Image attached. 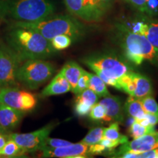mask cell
Instances as JSON below:
<instances>
[{
    "instance_id": "obj_29",
    "label": "cell",
    "mask_w": 158,
    "mask_h": 158,
    "mask_svg": "<svg viewBox=\"0 0 158 158\" xmlns=\"http://www.w3.org/2000/svg\"><path fill=\"white\" fill-rule=\"evenodd\" d=\"M118 158H158V148L141 152H125L118 156Z\"/></svg>"
},
{
    "instance_id": "obj_18",
    "label": "cell",
    "mask_w": 158,
    "mask_h": 158,
    "mask_svg": "<svg viewBox=\"0 0 158 158\" xmlns=\"http://www.w3.org/2000/svg\"><path fill=\"white\" fill-rule=\"evenodd\" d=\"M69 92H71L70 85L60 71L51 80L50 84L42 91L40 96L42 98H47L68 93Z\"/></svg>"
},
{
    "instance_id": "obj_24",
    "label": "cell",
    "mask_w": 158,
    "mask_h": 158,
    "mask_svg": "<svg viewBox=\"0 0 158 158\" xmlns=\"http://www.w3.org/2000/svg\"><path fill=\"white\" fill-rule=\"evenodd\" d=\"M103 138L110 140H114V141H121L122 144L129 141L127 136L122 135L119 133L118 123L116 122H114L113 123L110 124L108 127L104 128Z\"/></svg>"
},
{
    "instance_id": "obj_12",
    "label": "cell",
    "mask_w": 158,
    "mask_h": 158,
    "mask_svg": "<svg viewBox=\"0 0 158 158\" xmlns=\"http://www.w3.org/2000/svg\"><path fill=\"white\" fill-rule=\"evenodd\" d=\"M135 32L143 35L154 46L158 48V20L154 17L141 14L132 21L131 27Z\"/></svg>"
},
{
    "instance_id": "obj_3",
    "label": "cell",
    "mask_w": 158,
    "mask_h": 158,
    "mask_svg": "<svg viewBox=\"0 0 158 158\" xmlns=\"http://www.w3.org/2000/svg\"><path fill=\"white\" fill-rule=\"evenodd\" d=\"M48 0H0V21L35 22L54 13Z\"/></svg>"
},
{
    "instance_id": "obj_28",
    "label": "cell",
    "mask_w": 158,
    "mask_h": 158,
    "mask_svg": "<svg viewBox=\"0 0 158 158\" xmlns=\"http://www.w3.org/2000/svg\"><path fill=\"white\" fill-rule=\"evenodd\" d=\"M89 116L91 119L94 120V121L107 122L106 109H105L103 105H102L100 102H97L92 106Z\"/></svg>"
},
{
    "instance_id": "obj_9",
    "label": "cell",
    "mask_w": 158,
    "mask_h": 158,
    "mask_svg": "<svg viewBox=\"0 0 158 158\" xmlns=\"http://www.w3.org/2000/svg\"><path fill=\"white\" fill-rule=\"evenodd\" d=\"M118 82L122 92L133 98L142 99L153 93L152 84L150 79L138 73L133 71L127 73L118 78Z\"/></svg>"
},
{
    "instance_id": "obj_6",
    "label": "cell",
    "mask_w": 158,
    "mask_h": 158,
    "mask_svg": "<svg viewBox=\"0 0 158 158\" xmlns=\"http://www.w3.org/2000/svg\"><path fill=\"white\" fill-rule=\"evenodd\" d=\"M83 62L95 73H101L116 80L133 71L127 61L114 54H95L84 59Z\"/></svg>"
},
{
    "instance_id": "obj_20",
    "label": "cell",
    "mask_w": 158,
    "mask_h": 158,
    "mask_svg": "<svg viewBox=\"0 0 158 158\" xmlns=\"http://www.w3.org/2000/svg\"><path fill=\"white\" fill-rule=\"evenodd\" d=\"M124 110L128 116L133 119L141 120L144 118L146 112L144 110L140 99L129 96L124 102Z\"/></svg>"
},
{
    "instance_id": "obj_13",
    "label": "cell",
    "mask_w": 158,
    "mask_h": 158,
    "mask_svg": "<svg viewBox=\"0 0 158 158\" xmlns=\"http://www.w3.org/2000/svg\"><path fill=\"white\" fill-rule=\"evenodd\" d=\"M158 148V132L154 131L141 137L127 141L122 144L116 153L111 154V157H117L125 152H141L147 150Z\"/></svg>"
},
{
    "instance_id": "obj_22",
    "label": "cell",
    "mask_w": 158,
    "mask_h": 158,
    "mask_svg": "<svg viewBox=\"0 0 158 158\" xmlns=\"http://www.w3.org/2000/svg\"><path fill=\"white\" fill-rule=\"evenodd\" d=\"M88 89H90L99 98H106L110 95L106 83L97 74L89 73Z\"/></svg>"
},
{
    "instance_id": "obj_30",
    "label": "cell",
    "mask_w": 158,
    "mask_h": 158,
    "mask_svg": "<svg viewBox=\"0 0 158 158\" xmlns=\"http://www.w3.org/2000/svg\"><path fill=\"white\" fill-rule=\"evenodd\" d=\"M146 113H149L158 116V103L152 95L140 99Z\"/></svg>"
},
{
    "instance_id": "obj_34",
    "label": "cell",
    "mask_w": 158,
    "mask_h": 158,
    "mask_svg": "<svg viewBox=\"0 0 158 158\" xmlns=\"http://www.w3.org/2000/svg\"><path fill=\"white\" fill-rule=\"evenodd\" d=\"M144 119L146 120L147 123L150 126H155L158 124V116L155 115V114H152L149 113H146L145 116H144Z\"/></svg>"
},
{
    "instance_id": "obj_11",
    "label": "cell",
    "mask_w": 158,
    "mask_h": 158,
    "mask_svg": "<svg viewBox=\"0 0 158 158\" xmlns=\"http://www.w3.org/2000/svg\"><path fill=\"white\" fill-rule=\"evenodd\" d=\"M0 102L23 112H28L36 107L37 98L31 92L18 87L0 89Z\"/></svg>"
},
{
    "instance_id": "obj_8",
    "label": "cell",
    "mask_w": 158,
    "mask_h": 158,
    "mask_svg": "<svg viewBox=\"0 0 158 158\" xmlns=\"http://www.w3.org/2000/svg\"><path fill=\"white\" fill-rule=\"evenodd\" d=\"M23 61L7 43L0 41V89L18 87L16 75Z\"/></svg>"
},
{
    "instance_id": "obj_15",
    "label": "cell",
    "mask_w": 158,
    "mask_h": 158,
    "mask_svg": "<svg viewBox=\"0 0 158 158\" xmlns=\"http://www.w3.org/2000/svg\"><path fill=\"white\" fill-rule=\"evenodd\" d=\"M24 114L25 112L0 102V127L2 130L6 133L15 129L22 120Z\"/></svg>"
},
{
    "instance_id": "obj_19",
    "label": "cell",
    "mask_w": 158,
    "mask_h": 158,
    "mask_svg": "<svg viewBox=\"0 0 158 158\" xmlns=\"http://www.w3.org/2000/svg\"><path fill=\"white\" fill-rule=\"evenodd\" d=\"M83 68L73 61L67 62L60 71L70 85L71 92H74Z\"/></svg>"
},
{
    "instance_id": "obj_14",
    "label": "cell",
    "mask_w": 158,
    "mask_h": 158,
    "mask_svg": "<svg viewBox=\"0 0 158 158\" xmlns=\"http://www.w3.org/2000/svg\"><path fill=\"white\" fill-rule=\"evenodd\" d=\"M89 146L81 143H72L59 148H43V157H62V158H78L89 157Z\"/></svg>"
},
{
    "instance_id": "obj_27",
    "label": "cell",
    "mask_w": 158,
    "mask_h": 158,
    "mask_svg": "<svg viewBox=\"0 0 158 158\" xmlns=\"http://www.w3.org/2000/svg\"><path fill=\"white\" fill-rule=\"evenodd\" d=\"M74 40L67 35H59L50 40V43L53 48L56 51H62L68 48L71 45Z\"/></svg>"
},
{
    "instance_id": "obj_1",
    "label": "cell",
    "mask_w": 158,
    "mask_h": 158,
    "mask_svg": "<svg viewBox=\"0 0 158 158\" xmlns=\"http://www.w3.org/2000/svg\"><path fill=\"white\" fill-rule=\"evenodd\" d=\"M6 43L23 62L27 59H45L56 54L50 40L37 31L19 27H10L6 35Z\"/></svg>"
},
{
    "instance_id": "obj_4",
    "label": "cell",
    "mask_w": 158,
    "mask_h": 158,
    "mask_svg": "<svg viewBox=\"0 0 158 158\" xmlns=\"http://www.w3.org/2000/svg\"><path fill=\"white\" fill-rule=\"evenodd\" d=\"M10 27L30 29L39 32L50 40L59 35H67L74 40L84 36L85 27L76 17L71 15L51 16L35 22H14Z\"/></svg>"
},
{
    "instance_id": "obj_25",
    "label": "cell",
    "mask_w": 158,
    "mask_h": 158,
    "mask_svg": "<svg viewBox=\"0 0 158 158\" xmlns=\"http://www.w3.org/2000/svg\"><path fill=\"white\" fill-rule=\"evenodd\" d=\"M24 154V152L13 140L9 138L4 146L2 149L0 151V156L6 157H17Z\"/></svg>"
},
{
    "instance_id": "obj_2",
    "label": "cell",
    "mask_w": 158,
    "mask_h": 158,
    "mask_svg": "<svg viewBox=\"0 0 158 158\" xmlns=\"http://www.w3.org/2000/svg\"><path fill=\"white\" fill-rule=\"evenodd\" d=\"M114 37L127 62L135 65L148 62L158 68V48L143 35L130 29L127 23H116Z\"/></svg>"
},
{
    "instance_id": "obj_35",
    "label": "cell",
    "mask_w": 158,
    "mask_h": 158,
    "mask_svg": "<svg viewBox=\"0 0 158 158\" xmlns=\"http://www.w3.org/2000/svg\"><path fill=\"white\" fill-rule=\"evenodd\" d=\"M9 139L8 134H6L3 132H0V151L2 149L4 146L5 145L6 142Z\"/></svg>"
},
{
    "instance_id": "obj_32",
    "label": "cell",
    "mask_w": 158,
    "mask_h": 158,
    "mask_svg": "<svg viewBox=\"0 0 158 158\" xmlns=\"http://www.w3.org/2000/svg\"><path fill=\"white\" fill-rule=\"evenodd\" d=\"M72 143H71V142L65 141V140L59 139V138H51L48 137L45 141L44 147L59 148L62 147H65V146L70 145V144Z\"/></svg>"
},
{
    "instance_id": "obj_17",
    "label": "cell",
    "mask_w": 158,
    "mask_h": 158,
    "mask_svg": "<svg viewBox=\"0 0 158 158\" xmlns=\"http://www.w3.org/2000/svg\"><path fill=\"white\" fill-rule=\"evenodd\" d=\"M99 97L90 89H86L76 94L75 99V111L77 115H89L92 106L98 102Z\"/></svg>"
},
{
    "instance_id": "obj_33",
    "label": "cell",
    "mask_w": 158,
    "mask_h": 158,
    "mask_svg": "<svg viewBox=\"0 0 158 158\" xmlns=\"http://www.w3.org/2000/svg\"><path fill=\"white\" fill-rule=\"evenodd\" d=\"M99 143L102 144V146H104L106 149H107V151H112L116 147H117L118 146L122 144V142L121 141H114V140L107 139V138H102Z\"/></svg>"
},
{
    "instance_id": "obj_36",
    "label": "cell",
    "mask_w": 158,
    "mask_h": 158,
    "mask_svg": "<svg viewBox=\"0 0 158 158\" xmlns=\"http://www.w3.org/2000/svg\"><path fill=\"white\" fill-rule=\"evenodd\" d=\"M0 132H3V131H2V129H1V127H0ZM3 133H4V132H3Z\"/></svg>"
},
{
    "instance_id": "obj_21",
    "label": "cell",
    "mask_w": 158,
    "mask_h": 158,
    "mask_svg": "<svg viewBox=\"0 0 158 158\" xmlns=\"http://www.w3.org/2000/svg\"><path fill=\"white\" fill-rule=\"evenodd\" d=\"M141 14L154 17L157 14V0H125Z\"/></svg>"
},
{
    "instance_id": "obj_26",
    "label": "cell",
    "mask_w": 158,
    "mask_h": 158,
    "mask_svg": "<svg viewBox=\"0 0 158 158\" xmlns=\"http://www.w3.org/2000/svg\"><path fill=\"white\" fill-rule=\"evenodd\" d=\"M104 128L102 127H96L92 128L85 137L81 141V143L86 144L89 147L91 145L98 143L103 138Z\"/></svg>"
},
{
    "instance_id": "obj_23",
    "label": "cell",
    "mask_w": 158,
    "mask_h": 158,
    "mask_svg": "<svg viewBox=\"0 0 158 158\" xmlns=\"http://www.w3.org/2000/svg\"><path fill=\"white\" fill-rule=\"evenodd\" d=\"M154 131H155L154 126L143 125L138 120L136 119L133 120V123L131 124L129 128V133L133 139L147 135Z\"/></svg>"
},
{
    "instance_id": "obj_7",
    "label": "cell",
    "mask_w": 158,
    "mask_h": 158,
    "mask_svg": "<svg viewBox=\"0 0 158 158\" xmlns=\"http://www.w3.org/2000/svg\"><path fill=\"white\" fill-rule=\"evenodd\" d=\"M73 16L87 23L101 21L108 9L106 0H64Z\"/></svg>"
},
{
    "instance_id": "obj_31",
    "label": "cell",
    "mask_w": 158,
    "mask_h": 158,
    "mask_svg": "<svg viewBox=\"0 0 158 158\" xmlns=\"http://www.w3.org/2000/svg\"><path fill=\"white\" fill-rule=\"evenodd\" d=\"M88 84H89V72L86 71L83 69L80 78L78 79V84H77L76 88L75 89L74 94H78L83 91H84L86 89H88Z\"/></svg>"
},
{
    "instance_id": "obj_5",
    "label": "cell",
    "mask_w": 158,
    "mask_h": 158,
    "mask_svg": "<svg viewBox=\"0 0 158 158\" xmlns=\"http://www.w3.org/2000/svg\"><path fill=\"white\" fill-rule=\"evenodd\" d=\"M54 72V66L48 61L41 59H27L19 67L16 79L19 84L34 90L48 81Z\"/></svg>"
},
{
    "instance_id": "obj_16",
    "label": "cell",
    "mask_w": 158,
    "mask_h": 158,
    "mask_svg": "<svg viewBox=\"0 0 158 158\" xmlns=\"http://www.w3.org/2000/svg\"><path fill=\"white\" fill-rule=\"evenodd\" d=\"M100 103L103 105L106 112L108 122H116L123 123L124 108L122 100L117 96L109 95L102 99Z\"/></svg>"
},
{
    "instance_id": "obj_10",
    "label": "cell",
    "mask_w": 158,
    "mask_h": 158,
    "mask_svg": "<svg viewBox=\"0 0 158 158\" xmlns=\"http://www.w3.org/2000/svg\"><path fill=\"white\" fill-rule=\"evenodd\" d=\"M56 126V124L50 123L40 129L29 133H10L8 138L13 140L20 148L27 152H34L41 151L45 145L46 138L49 137L51 132Z\"/></svg>"
}]
</instances>
